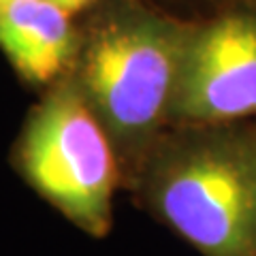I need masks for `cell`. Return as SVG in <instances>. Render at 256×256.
I'll list each match as a JSON object with an SVG mask.
<instances>
[{
	"instance_id": "cell-1",
	"label": "cell",
	"mask_w": 256,
	"mask_h": 256,
	"mask_svg": "<svg viewBox=\"0 0 256 256\" xmlns=\"http://www.w3.org/2000/svg\"><path fill=\"white\" fill-rule=\"evenodd\" d=\"M146 192L201 256H256V128L173 148L152 166Z\"/></svg>"
},
{
	"instance_id": "cell-2",
	"label": "cell",
	"mask_w": 256,
	"mask_h": 256,
	"mask_svg": "<svg viewBox=\"0 0 256 256\" xmlns=\"http://www.w3.org/2000/svg\"><path fill=\"white\" fill-rule=\"evenodd\" d=\"M190 28L143 11L116 15L94 34L84 86L100 120L137 143L171 118Z\"/></svg>"
},
{
	"instance_id": "cell-3",
	"label": "cell",
	"mask_w": 256,
	"mask_h": 256,
	"mask_svg": "<svg viewBox=\"0 0 256 256\" xmlns=\"http://www.w3.org/2000/svg\"><path fill=\"white\" fill-rule=\"evenodd\" d=\"M26 182L92 237L114 222L118 164L100 120L75 88L54 90L30 118L20 150Z\"/></svg>"
},
{
	"instance_id": "cell-4",
	"label": "cell",
	"mask_w": 256,
	"mask_h": 256,
	"mask_svg": "<svg viewBox=\"0 0 256 256\" xmlns=\"http://www.w3.org/2000/svg\"><path fill=\"white\" fill-rule=\"evenodd\" d=\"M256 116V4L190 30L171 118L226 124Z\"/></svg>"
},
{
	"instance_id": "cell-5",
	"label": "cell",
	"mask_w": 256,
	"mask_h": 256,
	"mask_svg": "<svg viewBox=\"0 0 256 256\" xmlns=\"http://www.w3.org/2000/svg\"><path fill=\"white\" fill-rule=\"evenodd\" d=\"M68 13L50 0H13L0 9V50L20 73L45 84L70 56Z\"/></svg>"
},
{
	"instance_id": "cell-6",
	"label": "cell",
	"mask_w": 256,
	"mask_h": 256,
	"mask_svg": "<svg viewBox=\"0 0 256 256\" xmlns=\"http://www.w3.org/2000/svg\"><path fill=\"white\" fill-rule=\"evenodd\" d=\"M50 2L58 4L60 9H64L66 13H73V11L84 9V6H86L88 2H92V0H50Z\"/></svg>"
},
{
	"instance_id": "cell-7",
	"label": "cell",
	"mask_w": 256,
	"mask_h": 256,
	"mask_svg": "<svg viewBox=\"0 0 256 256\" xmlns=\"http://www.w3.org/2000/svg\"><path fill=\"white\" fill-rule=\"evenodd\" d=\"M9 2H13V0H0V9H2V6H6Z\"/></svg>"
}]
</instances>
